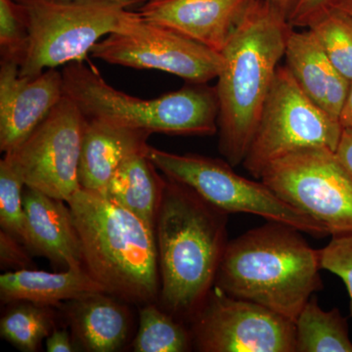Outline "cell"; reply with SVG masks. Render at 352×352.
<instances>
[{"mask_svg": "<svg viewBox=\"0 0 352 352\" xmlns=\"http://www.w3.org/2000/svg\"><path fill=\"white\" fill-rule=\"evenodd\" d=\"M293 28L267 0H251L220 52L219 148L233 168L244 162Z\"/></svg>", "mask_w": 352, "mask_h": 352, "instance_id": "cell-1", "label": "cell"}, {"mask_svg": "<svg viewBox=\"0 0 352 352\" xmlns=\"http://www.w3.org/2000/svg\"><path fill=\"white\" fill-rule=\"evenodd\" d=\"M227 215L186 185L166 180L156 222L164 311L193 317L214 288L228 244Z\"/></svg>", "mask_w": 352, "mask_h": 352, "instance_id": "cell-2", "label": "cell"}, {"mask_svg": "<svg viewBox=\"0 0 352 352\" xmlns=\"http://www.w3.org/2000/svg\"><path fill=\"white\" fill-rule=\"evenodd\" d=\"M302 233L268 221L228 242L215 286L295 322L315 292L323 288L320 251Z\"/></svg>", "mask_w": 352, "mask_h": 352, "instance_id": "cell-3", "label": "cell"}, {"mask_svg": "<svg viewBox=\"0 0 352 352\" xmlns=\"http://www.w3.org/2000/svg\"><path fill=\"white\" fill-rule=\"evenodd\" d=\"M67 204L88 274L122 302H155L160 295L156 230L102 192L80 188Z\"/></svg>", "mask_w": 352, "mask_h": 352, "instance_id": "cell-4", "label": "cell"}, {"mask_svg": "<svg viewBox=\"0 0 352 352\" xmlns=\"http://www.w3.org/2000/svg\"><path fill=\"white\" fill-rule=\"evenodd\" d=\"M64 92L88 120L170 135L210 136L219 131L217 88L191 83L156 99L116 89L90 64L72 62L63 71Z\"/></svg>", "mask_w": 352, "mask_h": 352, "instance_id": "cell-5", "label": "cell"}, {"mask_svg": "<svg viewBox=\"0 0 352 352\" xmlns=\"http://www.w3.org/2000/svg\"><path fill=\"white\" fill-rule=\"evenodd\" d=\"M24 9L29 48L20 75L32 78L44 69L82 62L106 34L124 31L138 12L108 0H18Z\"/></svg>", "mask_w": 352, "mask_h": 352, "instance_id": "cell-6", "label": "cell"}, {"mask_svg": "<svg viewBox=\"0 0 352 352\" xmlns=\"http://www.w3.org/2000/svg\"><path fill=\"white\" fill-rule=\"evenodd\" d=\"M146 155L168 179L186 185L214 208L229 214L258 215L287 224L314 237L329 235L318 222L279 198L263 182L243 177L227 161L177 155L148 146Z\"/></svg>", "mask_w": 352, "mask_h": 352, "instance_id": "cell-7", "label": "cell"}, {"mask_svg": "<svg viewBox=\"0 0 352 352\" xmlns=\"http://www.w3.org/2000/svg\"><path fill=\"white\" fill-rule=\"evenodd\" d=\"M342 126L298 87L286 66H279L243 166L256 179L266 166L292 153L323 147L336 151Z\"/></svg>", "mask_w": 352, "mask_h": 352, "instance_id": "cell-8", "label": "cell"}, {"mask_svg": "<svg viewBox=\"0 0 352 352\" xmlns=\"http://www.w3.org/2000/svg\"><path fill=\"white\" fill-rule=\"evenodd\" d=\"M261 182L329 235L352 233V176L328 148H307L266 166Z\"/></svg>", "mask_w": 352, "mask_h": 352, "instance_id": "cell-9", "label": "cell"}, {"mask_svg": "<svg viewBox=\"0 0 352 352\" xmlns=\"http://www.w3.org/2000/svg\"><path fill=\"white\" fill-rule=\"evenodd\" d=\"M192 318L199 351L296 352L295 322L215 285Z\"/></svg>", "mask_w": 352, "mask_h": 352, "instance_id": "cell-10", "label": "cell"}, {"mask_svg": "<svg viewBox=\"0 0 352 352\" xmlns=\"http://www.w3.org/2000/svg\"><path fill=\"white\" fill-rule=\"evenodd\" d=\"M85 120L64 95L30 138L6 153L25 186L66 203L80 189L78 168Z\"/></svg>", "mask_w": 352, "mask_h": 352, "instance_id": "cell-11", "label": "cell"}, {"mask_svg": "<svg viewBox=\"0 0 352 352\" xmlns=\"http://www.w3.org/2000/svg\"><path fill=\"white\" fill-rule=\"evenodd\" d=\"M90 53L109 64L159 69L190 83L217 78L223 64L221 53L142 17L124 31L98 41Z\"/></svg>", "mask_w": 352, "mask_h": 352, "instance_id": "cell-12", "label": "cell"}, {"mask_svg": "<svg viewBox=\"0 0 352 352\" xmlns=\"http://www.w3.org/2000/svg\"><path fill=\"white\" fill-rule=\"evenodd\" d=\"M63 73L50 69L28 78L20 65L0 62V150L17 149L63 98Z\"/></svg>", "mask_w": 352, "mask_h": 352, "instance_id": "cell-13", "label": "cell"}, {"mask_svg": "<svg viewBox=\"0 0 352 352\" xmlns=\"http://www.w3.org/2000/svg\"><path fill=\"white\" fill-rule=\"evenodd\" d=\"M251 0H150L143 19L170 28L221 52Z\"/></svg>", "mask_w": 352, "mask_h": 352, "instance_id": "cell-14", "label": "cell"}, {"mask_svg": "<svg viewBox=\"0 0 352 352\" xmlns=\"http://www.w3.org/2000/svg\"><path fill=\"white\" fill-rule=\"evenodd\" d=\"M24 245L61 267H83L82 245L73 214L65 201L25 186Z\"/></svg>", "mask_w": 352, "mask_h": 352, "instance_id": "cell-15", "label": "cell"}, {"mask_svg": "<svg viewBox=\"0 0 352 352\" xmlns=\"http://www.w3.org/2000/svg\"><path fill=\"white\" fill-rule=\"evenodd\" d=\"M286 67L305 95L322 110L339 119L351 82L335 68L314 32H289Z\"/></svg>", "mask_w": 352, "mask_h": 352, "instance_id": "cell-16", "label": "cell"}, {"mask_svg": "<svg viewBox=\"0 0 352 352\" xmlns=\"http://www.w3.org/2000/svg\"><path fill=\"white\" fill-rule=\"evenodd\" d=\"M150 135L139 129L87 119L78 168L80 188L103 193L124 160L147 151Z\"/></svg>", "mask_w": 352, "mask_h": 352, "instance_id": "cell-17", "label": "cell"}, {"mask_svg": "<svg viewBox=\"0 0 352 352\" xmlns=\"http://www.w3.org/2000/svg\"><path fill=\"white\" fill-rule=\"evenodd\" d=\"M100 293H106L105 289L85 267L59 273L27 268L0 276V298L6 303L25 302L50 307Z\"/></svg>", "mask_w": 352, "mask_h": 352, "instance_id": "cell-18", "label": "cell"}, {"mask_svg": "<svg viewBox=\"0 0 352 352\" xmlns=\"http://www.w3.org/2000/svg\"><path fill=\"white\" fill-rule=\"evenodd\" d=\"M122 300L106 293L72 300L74 336L87 351L113 352L126 342L129 314Z\"/></svg>", "mask_w": 352, "mask_h": 352, "instance_id": "cell-19", "label": "cell"}, {"mask_svg": "<svg viewBox=\"0 0 352 352\" xmlns=\"http://www.w3.org/2000/svg\"><path fill=\"white\" fill-rule=\"evenodd\" d=\"M164 184L146 152H141L120 164L103 193L156 230Z\"/></svg>", "mask_w": 352, "mask_h": 352, "instance_id": "cell-20", "label": "cell"}, {"mask_svg": "<svg viewBox=\"0 0 352 352\" xmlns=\"http://www.w3.org/2000/svg\"><path fill=\"white\" fill-rule=\"evenodd\" d=\"M296 352H352L347 320L338 308L325 311L311 296L296 317Z\"/></svg>", "mask_w": 352, "mask_h": 352, "instance_id": "cell-21", "label": "cell"}, {"mask_svg": "<svg viewBox=\"0 0 352 352\" xmlns=\"http://www.w3.org/2000/svg\"><path fill=\"white\" fill-rule=\"evenodd\" d=\"M191 333L173 315L144 305L139 312V328L133 342L136 352H184L191 347Z\"/></svg>", "mask_w": 352, "mask_h": 352, "instance_id": "cell-22", "label": "cell"}, {"mask_svg": "<svg viewBox=\"0 0 352 352\" xmlns=\"http://www.w3.org/2000/svg\"><path fill=\"white\" fill-rule=\"evenodd\" d=\"M335 68L352 82V17L333 6L307 25Z\"/></svg>", "mask_w": 352, "mask_h": 352, "instance_id": "cell-23", "label": "cell"}, {"mask_svg": "<svg viewBox=\"0 0 352 352\" xmlns=\"http://www.w3.org/2000/svg\"><path fill=\"white\" fill-rule=\"evenodd\" d=\"M47 307L21 302L6 312L0 322L1 337L25 352L38 351L53 325L52 315Z\"/></svg>", "mask_w": 352, "mask_h": 352, "instance_id": "cell-24", "label": "cell"}, {"mask_svg": "<svg viewBox=\"0 0 352 352\" xmlns=\"http://www.w3.org/2000/svg\"><path fill=\"white\" fill-rule=\"evenodd\" d=\"M24 179L11 160L4 156L0 161V226L24 244L25 219L23 193Z\"/></svg>", "mask_w": 352, "mask_h": 352, "instance_id": "cell-25", "label": "cell"}, {"mask_svg": "<svg viewBox=\"0 0 352 352\" xmlns=\"http://www.w3.org/2000/svg\"><path fill=\"white\" fill-rule=\"evenodd\" d=\"M29 48V30L24 9L18 0H0L1 59L24 63Z\"/></svg>", "mask_w": 352, "mask_h": 352, "instance_id": "cell-26", "label": "cell"}, {"mask_svg": "<svg viewBox=\"0 0 352 352\" xmlns=\"http://www.w3.org/2000/svg\"><path fill=\"white\" fill-rule=\"evenodd\" d=\"M319 251L322 270L337 275L346 285L352 317V233L333 236L329 244Z\"/></svg>", "mask_w": 352, "mask_h": 352, "instance_id": "cell-27", "label": "cell"}, {"mask_svg": "<svg viewBox=\"0 0 352 352\" xmlns=\"http://www.w3.org/2000/svg\"><path fill=\"white\" fill-rule=\"evenodd\" d=\"M20 240L12 234L1 230L0 232V263L2 267L14 268L16 270H27L32 266V259Z\"/></svg>", "mask_w": 352, "mask_h": 352, "instance_id": "cell-28", "label": "cell"}, {"mask_svg": "<svg viewBox=\"0 0 352 352\" xmlns=\"http://www.w3.org/2000/svg\"><path fill=\"white\" fill-rule=\"evenodd\" d=\"M339 0H298L295 10L289 17L293 27L307 28L309 23L324 11L332 8Z\"/></svg>", "mask_w": 352, "mask_h": 352, "instance_id": "cell-29", "label": "cell"}, {"mask_svg": "<svg viewBox=\"0 0 352 352\" xmlns=\"http://www.w3.org/2000/svg\"><path fill=\"white\" fill-rule=\"evenodd\" d=\"M46 351L48 352L76 351L68 331L65 329H54L46 339Z\"/></svg>", "mask_w": 352, "mask_h": 352, "instance_id": "cell-30", "label": "cell"}, {"mask_svg": "<svg viewBox=\"0 0 352 352\" xmlns=\"http://www.w3.org/2000/svg\"><path fill=\"white\" fill-rule=\"evenodd\" d=\"M335 152L340 163L352 176V129H342L339 145Z\"/></svg>", "mask_w": 352, "mask_h": 352, "instance_id": "cell-31", "label": "cell"}, {"mask_svg": "<svg viewBox=\"0 0 352 352\" xmlns=\"http://www.w3.org/2000/svg\"><path fill=\"white\" fill-rule=\"evenodd\" d=\"M340 126L342 129H352V82L349 87L346 101L339 116Z\"/></svg>", "mask_w": 352, "mask_h": 352, "instance_id": "cell-32", "label": "cell"}, {"mask_svg": "<svg viewBox=\"0 0 352 352\" xmlns=\"http://www.w3.org/2000/svg\"><path fill=\"white\" fill-rule=\"evenodd\" d=\"M277 10L283 14L287 19H289L292 13L295 10L298 0H267Z\"/></svg>", "mask_w": 352, "mask_h": 352, "instance_id": "cell-33", "label": "cell"}, {"mask_svg": "<svg viewBox=\"0 0 352 352\" xmlns=\"http://www.w3.org/2000/svg\"><path fill=\"white\" fill-rule=\"evenodd\" d=\"M108 1L116 2V3L122 4V6L127 7L136 6V4H145L150 0H108Z\"/></svg>", "mask_w": 352, "mask_h": 352, "instance_id": "cell-34", "label": "cell"}, {"mask_svg": "<svg viewBox=\"0 0 352 352\" xmlns=\"http://www.w3.org/2000/svg\"><path fill=\"white\" fill-rule=\"evenodd\" d=\"M335 6L339 7L342 10L346 11L352 17V0H339Z\"/></svg>", "mask_w": 352, "mask_h": 352, "instance_id": "cell-35", "label": "cell"}]
</instances>
